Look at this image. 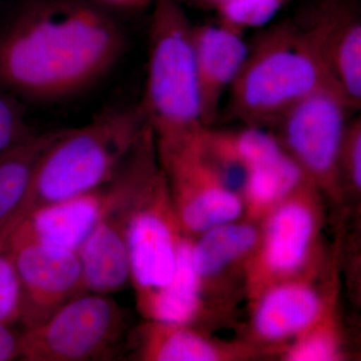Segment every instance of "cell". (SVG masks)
<instances>
[{"instance_id": "obj_3", "label": "cell", "mask_w": 361, "mask_h": 361, "mask_svg": "<svg viewBox=\"0 0 361 361\" xmlns=\"http://www.w3.org/2000/svg\"><path fill=\"white\" fill-rule=\"evenodd\" d=\"M329 84L334 80L305 28L298 20L281 21L249 44L243 68L228 92L224 116L253 127L276 123L294 104Z\"/></svg>"}, {"instance_id": "obj_13", "label": "cell", "mask_w": 361, "mask_h": 361, "mask_svg": "<svg viewBox=\"0 0 361 361\" xmlns=\"http://www.w3.org/2000/svg\"><path fill=\"white\" fill-rule=\"evenodd\" d=\"M56 132L35 133L0 153V233L8 236L30 192L33 176Z\"/></svg>"}, {"instance_id": "obj_9", "label": "cell", "mask_w": 361, "mask_h": 361, "mask_svg": "<svg viewBox=\"0 0 361 361\" xmlns=\"http://www.w3.org/2000/svg\"><path fill=\"white\" fill-rule=\"evenodd\" d=\"M353 111L361 106V20L351 0H314L298 18Z\"/></svg>"}, {"instance_id": "obj_4", "label": "cell", "mask_w": 361, "mask_h": 361, "mask_svg": "<svg viewBox=\"0 0 361 361\" xmlns=\"http://www.w3.org/2000/svg\"><path fill=\"white\" fill-rule=\"evenodd\" d=\"M192 30L193 25L178 0H155L146 89L140 106L160 146L186 139L205 127Z\"/></svg>"}, {"instance_id": "obj_5", "label": "cell", "mask_w": 361, "mask_h": 361, "mask_svg": "<svg viewBox=\"0 0 361 361\" xmlns=\"http://www.w3.org/2000/svg\"><path fill=\"white\" fill-rule=\"evenodd\" d=\"M126 320L106 294L85 292L42 324L21 332L20 360L94 361L115 357Z\"/></svg>"}, {"instance_id": "obj_12", "label": "cell", "mask_w": 361, "mask_h": 361, "mask_svg": "<svg viewBox=\"0 0 361 361\" xmlns=\"http://www.w3.org/2000/svg\"><path fill=\"white\" fill-rule=\"evenodd\" d=\"M192 37L202 122L206 127L220 116L221 102L243 68L249 44L244 32L221 23L193 25Z\"/></svg>"}, {"instance_id": "obj_24", "label": "cell", "mask_w": 361, "mask_h": 361, "mask_svg": "<svg viewBox=\"0 0 361 361\" xmlns=\"http://www.w3.org/2000/svg\"><path fill=\"white\" fill-rule=\"evenodd\" d=\"M21 332L16 325L0 322V361L20 360Z\"/></svg>"}, {"instance_id": "obj_15", "label": "cell", "mask_w": 361, "mask_h": 361, "mask_svg": "<svg viewBox=\"0 0 361 361\" xmlns=\"http://www.w3.org/2000/svg\"><path fill=\"white\" fill-rule=\"evenodd\" d=\"M312 232L307 209L291 203L278 209L268 228L267 260L273 269H295L302 262Z\"/></svg>"}, {"instance_id": "obj_14", "label": "cell", "mask_w": 361, "mask_h": 361, "mask_svg": "<svg viewBox=\"0 0 361 361\" xmlns=\"http://www.w3.org/2000/svg\"><path fill=\"white\" fill-rule=\"evenodd\" d=\"M319 312L314 292L300 285H285L261 302L256 327L267 338H281L307 327Z\"/></svg>"}, {"instance_id": "obj_7", "label": "cell", "mask_w": 361, "mask_h": 361, "mask_svg": "<svg viewBox=\"0 0 361 361\" xmlns=\"http://www.w3.org/2000/svg\"><path fill=\"white\" fill-rule=\"evenodd\" d=\"M353 111L336 85H323L276 121L297 165L318 177L336 170L349 113Z\"/></svg>"}, {"instance_id": "obj_26", "label": "cell", "mask_w": 361, "mask_h": 361, "mask_svg": "<svg viewBox=\"0 0 361 361\" xmlns=\"http://www.w3.org/2000/svg\"><path fill=\"white\" fill-rule=\"evenodd\" d=\"M197 6L206 7V8H211L215 11L218 6L221 4H225V2L229 1V0H191Z\"/></svg>"}, {"instance_id": "obj_17", "label": "cell", "mask_w": 361, "mask_h": 361, "mask_svg": "<svg viewBox=\"0 0 361 361\" xmlns=\"http://www.w3.org/2000/svg\"><path fill=\"white\" fill-rule=\"evenodd\" d=\"M256 241V231L248 225L225 224L206 231L192 257L199 275H211L245 253Z\"/></svg>"}, {"instance_id": "obj_25", "label": "cell", "mask_w": 361, "mask_h": 361, "mask_svg": "<svg viewBox=\"0 0 361 361\" xmlns=\"http://www.w3.org/2000/svg\"><path fill=\"white\" fill-rule=\"evenodd\" d=\"M109 4H113L116 6H137L148 1V0H102Z\"/></svg>"}, {"instance_id": "obj_20", "label": "cell", "mask_w": 361, "mask_h": 361, "mask_svg": "<svg viewBox=\"0 0 361 361\" xmlns=\"http://www.w3.org/2000/svg\"><path fill=\"white\" fill-rule=\"evenodd\" d=\"M290 0H229L215 9L219 23L245 32L267 25Z\"/></svg>"}, {"instance_id": "obj_6", "label": "cell", "mask_w": 361, "mask_h": 361, "mask_svg": "<svg viewBox=\"0 0 361 361\" xmlns=\"http://www.w3.org/2000/svg\"><path fill=\"white\" fill-rule=\"evenodd\" d=\"M6 245L20 282L23 329L42 324L87 292L78 252L45 244L18 227L9 232Z\"/></svg>"}, {"instance_id": "obj_11", "label": "cell", "mask_w": 361, "mask_h": 361, "mask_svg": "<svg viewBox=\"0 0 361 361\" xmlns=\"http://www.w3.org/2000/svg\"><path fill=\"white\" fill-rule=\"evenodd\" d=\"M139 192L130 214L128 242L130 279L134 280L145 307L174 277L180 243L161 207L137 206Z\"/></svg>"}, {"instance_id": "obj_23", "label": "cell", "mask_w": 361, "mask_h": 361, "mask_svg": "<svg viewBox=\"0 0 361 361\" xmlns=\"http://www.w3.org/2000/svg\"><path fill=\"white\" fill-rule=\"evenodd\" d=\"M334 353V343L327 337L314 336L295 346L290 358L295 361H325L332 360Z\"/></svg>"}, {"instance_id": "obj_21", "label": "cell", "mask_w": 361, "mask_h": 361, "mask_svg": "<svg viewBox=\"0 0 361 361\" xmlns=\"http://www.w3.org/2000/svg\"><path fill=\"white\" fill-rule=\"evenodd\" d=\"M21 314L20 282L6 245V237L0 235V322L16 325Z\"/></svg>"}, {"instance_id": "obj_8", "label": "cell", "mask_w": 361, "mask_h": 361, "mask_svg": "<svg viewBox=\"0 0 361 361\" xmlns=\"http://www.w3.org/2000/svg\"><path fill=\"white\" fill-rule=\"evenodd\" d=\"M154 172L147 159L135 161L129 184L78 250L87 292L109 295L122 290L129 282L130 214L137 192Z\"/></svg>"}, {"instance_id": "obj_22", "label": "cell", "mask_w": 361, "mask_h": 361, "mask_svg": "<svg viewBox=\"0 0 361 361\" xmlns=\"http://www.w3.org/2000/svg\"><path fill=\"white\" fill-rule=\"evenodd\" d=\"M16 97L0 89V153L32 134Z\"/></svg>"}, {"instance_id": "obj_1", "label": "cell", "mask_w": 361, "mask_h": 361, "mask_svg": "<svg viewBox=\"0 0 361 361\" xmlns=\"http://www.w3.org/2000/svg\"><path fill=\"white\" fill-rule=\"evenodd\" d=\"M118 23L85 0H30L0 32V89L37 102L80 94L122 56Z\"/></svg>"}, {"instance_id": "obj_10", "label": "cell", "mask_w": 361, "mask_h": 361, "mask_svg": "<svg viewBox=\"0 0 361 361\" xmlns=\"http://www.w3.org/2000/svg\"><path fill=\"white\" fill-rule=\"evenodd\" d=\"M133 169L134 159L130 157L108 184L37 209L14 228L49 245L78 252L129 184Z\"/></svg>"}, {"instance_id": "obj_19", "label": "cell", "mask_w": 361, "mask_h": 361, "mask_svg": "<svg viewBox=\"0 0 361 361\" xmlns=\"http://www.w3.org/2000/svg\"><path fill=\"white\" fill-rule=\"evenodd\" d=\"M303 171L287 153L249 169L245 188L258 203H270L290 193L302 180Z\"/></svg>"}, {"instance_id": "obj_18", "label": "cell", "mask_w": 361, "mask_h": 361, "mask_svg": "<svg viewBox=\"0 0 361 361\" xmlns=\"http://www.w3.org/2000/svg\"><path fill=\"white\" fill-rule=\"evenodd\" d=\"M156 322V326L147 332L145 357L161 361L215 360V350L202 337L180 329V325Z\"/></svg>"}, {"instance_id": "obj_2", "label": "cell", "mask_w": 361, "mask_h": 361, "mask_svg": "<svg viewBox=\"0 0 361 361\" xmlns=\"http://www.w3.org/2000/svg\"><path fill=\"white\" fill-rule=\"evenodd\" d=\"M141 106L115 108L87 125L59 130L33 176L13 228L37 209L103 187L133 155L148 128Z\"/></svg>"}, {"instance_id": "obj_16", "label": "cell", "mask_w": 361, "mask_h": 361, "mask_svg": "<svg viewBox=\"0 0 361 361\" xmlns=\"http://www.w3.org/2000/svg\"><path fill=\"white\" fill-rule=\"evenodd\" d=\"M199 276L192 257V246L180 242L174 277L149 301L145 310L158 322L185 324L198 307Z\"/></svg>"}]
</instances>
